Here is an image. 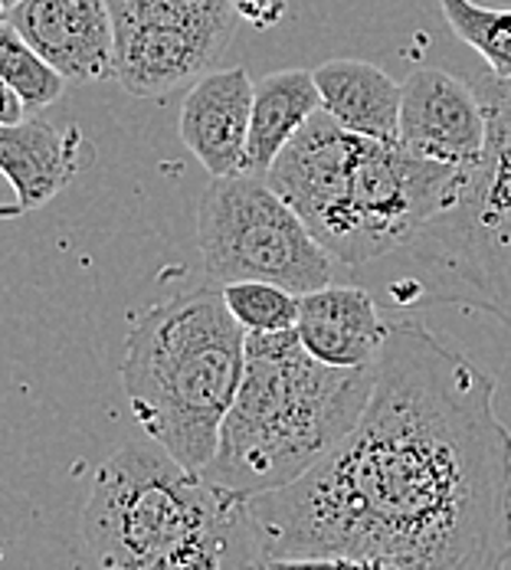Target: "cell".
Returning a JSON list of instances; mask_svg holds the SVG:
<instances>
[{"mask_svg":"<svg viewBox=\"0 0 511 570\" xmlns=\"http://www.w3.org/2000/svg\"><path fill=\"white\" fill-rule=\"evenodd\" d=\"M347 440L298 482L253 495L269 558L377 554L403 570H509L511 433L499 384L400 318Z\"/></svg>","mask_w":511,"mask_h":570,"instance_id":"6da1fadb","label":"cell"},{"mask_svg":"<svg viewBox=\"0 0 511 570\" xmlns=\"http://www.w3.org/2000/svg\"><path fill=\"white\" fill-rule=\"evenodd\" d=\"M266 180L341 266L357 269L403 253L453 207L462 171L426 161L400 141L354 135L318 112L288 141Z\"/></svg>","mask_w":511,"mask_h":570,"instance_id":"7a4b0ae2","label":"cell"},{"mask_svg":"<svg viewBox=\"0 0 511 570\" xmlns=\"http://www.w3.org/2000/svg\"><path fill=\"white\" fill-rule=\"evenodd\" d=\"M82 534L112 570H266L249 495L180 465L155 440H128L96 472Z\"/></svg>","mask_w":511,"mask_h":570,"instance_id":"3957f363","label":"cell"},{"mask_svg":"<svg viewBox=\"0 0 511 570\" xmlns=\"http://www.w3.org/2000/svg\"><path fill=\"white\" fill-rule=\"evenodd\" d=\"M374 367L322 364L295 328L246 335L243 384L200 475L249 499L298 482L361 423Z\"/></svg>","mask_w":511,"mask_h":570,"instance_id":"277c9868","label":"cell"},{"mask_svg":"<svg viewBox=\"0 0 511 570\" xmlns=\"http://www.w3.org/2000/svg\"><path fill=\"white\" fill-rule=\"evenodd\" d=\"M243 371L246 328L233 318L224 288L204 285L135 318L121 387L141 433L200 472L217 453Z\"/></svg>","mask_w":511,"mask_h":570,"instance_id":"5b68a950","label":"cell"},{"mask_svg":"<svg viewBox=\"0 0 511 570\" xmlns=\"http://www.w3.org/2000/svg\"><path fill=\"white\" fill-rule=\"evenodd\" d=\"M489 115L485 155L462 171L453 207L403 249L416 302H455L511 325V79L475 76Z\"/></svg>","mask_w":511,"mask_h":570,"instance_id":"8992f818","label":"cell"},{"mask_svg":"<svg viewBox=\"0 0 511 570\" xmlns=\"http://www.w3.org/2000/svg\"><path fill=\"white\" fill-rule=\"evenodd\" d=\"M207 285L276 283L295 295L335 283L338 259L263 174L210 177L197 207Z\"/></svg>","mask_w":511,"mask_h":570,"instance_id":"52a82bcc","label":"cell"},{"mask_svg":"<svg viewBox=\"0 0 511 570\" xmlns=\"http://www.w3.org/2000/svg\"><path fill=\"white\" fill-rule=\"evenodd\" d=\"M489 115L479 89L446 69L420 66L403 79L400 145L426 161L469 171L482 161Z\"/></svg>","mask_w":511,"mask_h":570,"instance_id":"ba28073f","label":"cell"},{"mask_svg":"<svg viewBox=\"0 0 511 570\" xmlns=\"http://www.w3.org/2000/svg\"><path fill=\"white\" fill-rule=\"evenodd\" d=\"M115 20V82L138 99H158L210 72L227 47L165 17L109 7Z\"/></svg>","mask_w":511,"mask_h":570,"instance_id":"9c48e42d","label":"cell"},{"mask_svg":"<svg viewBox=\"0 0 511 570\" xmlns=\"http://www.w3.org/2000/svg\"><path fill=\"white\" fill-rule=\"evenodd\" d=\"M3 20L66 79H115V20L109 0H20Z\"/></svg>","mask_w":511,"mask_h":570,"instance_id":"30bf717a","label":"cell"},{"mask_svg":"<svg viewBox=\"0 0 511 570\" xmlns=\"http://www.w3.org/2000/svg\"><path fill=\"white\" fill-rule=\"evenodd\" d=\"M256 82L243 66L204 72L184 96L177 131L210 177L246 174Z\"/></svg>","mask_w":511,"mask_h":570,"instance_id":"8fae6325","label":"cell"},{"mask_svg":"<svg viewBox=\"0 0 511 570\" xmlns=\"http://www.w3.org/2000/svg\"><path fill=\"white\" fill-rule=\"evenodd\" d=\"M377 298L361 285H325L302 295L298 342L305 351L332 367H374L391 338Z\"/></svg>","mask_w":511,"mask_h":570,"instance_id":"7c38bea8","label":"cell"},{"mask_svg":"<svg viewBox=\"0 0 511 570\" xmlns=\"http://www.w3.org/2000/svg\"><path fill=\"white\" fill-rule=\"evenodd\" d=\"M89 145L79 125L59 128L43 115H27L0 128V171L17 194V207L3 214H27L50 204L62 187L86 168Z\"/></svg>","mask_w":511,"mask_h":570,"instance_id":"4fadbf2b","label":"cell"},{"mask_svg":"<svg viewBox=\"0 0 511 570\" xmlns=\"http://www.w3.org/2000/svg\"><path fill=\"white\" fill-rule=\"evenodd\" d=\"M322 112L341 128L381 141H400L403 82H394L381 66L364 59H328L315 69Z\"/></svg>","mask_w":511,"mask_h":570,"instance_id":"5bb4252c","label":"cell"},{"mask_svg":"<svg viewBox=\"0 0 511 570\" xmlns=\"http://www.w3.org/2000/svg\"><path fill=\"white\" fill-rule=\"evenodd\" d=\"M322 112V92L315 72L308 69H279L256 82L253 96V125H249V151L246 174L273 171L288 141Z\"/></svg>","mask_w":511,"mask_h":570,"instance_id":"9a60e30c","label":"cell"},{"mask_svg":"<svg viewBox=\"0 0 511 570\" xmlns=\"http://www.w3.org/2000/svg\"><path fill=\"white\" fill-rule=\"evenodd\" d=\"M443 20L455 37L475 50L489 72L511 79V7H485L475 0H440Z\"/></svg>","mask_w":511,"mask_h":570,"instance_id":"2e32d148","label":"cell"},{"mask_svg":"<svg viewBox=\"0 0 511 570\" xmlns=\"http://www.w3.org/2000/svg\"><path fill=\"white\" fill-rule=\"evenodd\" d=\"M0 79L7 89L20 96L27 115H40L47 106H53L66 89V76L53 62L40 57L7 20L0 27Z\"/></svg>","mask_w":511,"mask_h":570,"instance_id":"e0dca14e","label":"cell"},{"mask_svg":"<svg viewBox=\"0 0 511 570\" xmlns=\"http://www.w3.org/2000/svg\"><path fill=\"white\" fill-rule=\"evenodd\" d=\"M224 298L233 318L246 328V335L292 332L298 325L302 295L276 283H233L224 285Z\"/></svg>","mask_w":511,"mask_h":570,"instance_id":"ac0fdd59","label":"cell"},{"mask_svg":"<svg viewBox=\"0 0 511 570\" xmlns=\"http://www.w3.org/2000/svg\"><path fill=\"white\" fill-rule=\"evenodd\" d=\"M109 3H121V7H131L141 13L174 20L180 27H190V30L224 43V47L229 43L236 17H239L236 0H109Z\"/></svg>","mask_w":511,"mask_h":570,"instance_id":"d6986e66","label":"cell"},{"mask_svg":"<svg viewBox=\"0 0 511 570\" xmlns=\"http://www.w3.org/2000/svg\"><path fill=\"white\" fill-rule=\"evenodd\" d=\"M266 570H403L397 561L377 554H305V558H269Z\"/></svg>","mask_w":511,"mask_h":570,"instance_id":"ffe728a7","label":"cell"},{"mask_svg":"<svg viewBox=\"0 0 511 570\" xmlns=\"http://www.w3.org/2000/svg\"><path fill=\"white\" fill-rule=\"evenodd\" d=\"M27 118V106L20 102V96L13 89L3 86V125H17Z\"/></svg>","mask_w":511,"mask_h":570,"instance_id":"44dd1931","label":"cell"},{"mask_svg":"<svg viewBox=\"0 0 511 570\" xmlns=\"http://www.w3.org/2000/svg\"><path fill=\"white\" fill-rule=\"evenodd\" d=\"M17 3H20V0H0V7H3V10H10V7H17Z\"/></svg>","mask_w":511,"mask_h":570,"instance_id":"7402d4cb","label":"cell"},{"mask_svg":"<svg viewBox=\"0 0 511 570\" xmlns=\"http://www.w3.org/2000/svg\"><path fill=\"white\" fill-rule=\"evenodd\" d=\"M102 570H112V568H102Z\"/></svg>","mask_w":511,"mask_h":570,"instance_id":"603a6c76","label":"cell"}]
</instances>
